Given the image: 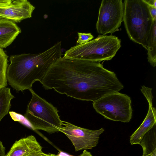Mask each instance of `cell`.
I'll return each mask as SVG.
<instances>
[{
  "label": "cell",
  "mask_w": 156,
  "mask_h": 156,
  "mask_svg": "<svg viewBox=\"0 0 156 156\" xmlns=\"http://www.w3.org/2000/svg\"><path fill=\"white\" fill-rule=\"evenodd\" d=\"M21 32L15 22L5 19H0V48L9 46Z\"/></svg>",
  "instance_id": "12"
},
{
  "label": "cell",
  "mask_w": 156,
  "mask_h": 156,
  "mask_svg": "<svg viewBox=\"0 0 156 156\" xmlns=\"http://www.w3.org/2000/svg\"><path fill=\"white\" fill-rule=\"evenodd\" d=\"M42 147L33 135L16 141L5 156H28L42 151Z\"/></svg>",
  "instance_id": "11"
},
{
  "label": "cell",
  "mask_w": 156,
  "mask_h": 156,
  "mask_svg": "<svg viewBox=\"0 0 156 156\" xmlns=\"http://www.w3.org/2000/svg\"><path fill=\"white\" fill-rule=\"evenodd\" d=\"M14 98L10 88L5 87L0 89V122L8 114L11 106V100Z\"/></svg>",
  "instance_id": "15"
},
{
  "label": "cell",
  "mask_w": 156,
  "mask_h": 156,
  "mask_svg": "<svg viewBox=\"0 0 156 156\" xmlns=\"http://www.w3.org/2000/svg\"><path fill=\"white\" fill-rule=\"evenodd\" d=\"M124 5L122 0H103L96 24L97 32L101 35L112 34L123 22Z\"/></svg>",
  "instance_id": "7"
},
{
  "label": "cell",
  "mask_w": 156,
  "mask_h": 156,
  "mask_svg": "<svg viewBox=\"0 0 156 156\" xmlns=\"http://www.w3.org/2000/svg\"><path fill=\"white\" fill-rule=\"evenodd\" d=\"M150 13L153 19H156V7L148 5Z\"/></svg>",
  "instance_id": "18"
},
{
  "label": "cell",
  "mask_w": 156,
  "mask_h": 156,
  "mask_svg": "<svg viewBox=\"0 0 156 156\" xmlns=\"http://www.w3.org/2000/svg\"><path fill=\"white\" fill-rule=\"evenodd\" d=\"M8 57L3 48H0V89L6 87V77Z\"/></svg>",
  "instance_id": "16"
},
{
  "label": "cell",
  "mask_w": 156,
  "mask_h": 156,
  "mask_svg": "<svg viewBox=\"0 0 156 156\" xmlns=\"http://www.w3.org/2000/svg\"><path fill=\"white\" fill-rule=\"evenodd\" d=\"M55 156H59L58 155H56Z\"/></svg>",
  "instance_id": "23"
},
{
  "label": "cell",
  "mask_w": 156,
  "mask_h": 156,
  "mask_svg": "<svg viewBox=\"0 0 156 156\" xmlns=\"http://www.w3.org/2000/svg\"><path fill=\"white\" fill-rule=\"evenodd\" d=\"M2 18H1V17H0V19H2Z\"/></svg>",
  "instance_id": "24"
},
{
  "label": "cell",
  "mask_w": 156,
  "mask_h": 156,
  "mask_svg": "<svg viewBox=\"0 0 156 156\" xmlns=\"http://www.w3.org/2000/svg\"><path fill=\"white\" fill-rule=\"evenodd\" d=\"M40 83L46 90L93 102L124 88L115 73L100 62L63 57L50 66Z\"/></svg>",
  "instance_id": "1"
},
{
  "label": "cell",
  "mask_w": 156,
  "mask_h": 156,
  "mask_svg": "<svg viewBox=\"0 0 156 156\" xmlns=\"http://www.w3.org/2000/svg\"><path fill=\"white\" fill-rule=\"evenodd\" d=\"M140 90L148 102V110L141 125L130 136L131 145L139 144L144 135L156 124V111L155 108L153 106L152 89L143 86Z\"/></svg>",
  "instance_id": "9"
},
{
  "label": "cell",
  "mask_w": 156,
  "mask_h": 156,
  "mask_svg": "<svg viewBox=\"0 0 156 156\" xmlns=\"http://www.w3.org/2000/svg\"><path fill=\"white\" fill-rule=\"evenodd\" d=\"M78 39L77 44H81L87 43L94 38L93 36L90 33H85L78 32Z\"/></svg>",
  "instance_id": "17"
},
{
  "label": "cell",
  "mask_w": 156,
  "mask_h": 156,
  "mask_svg": "<svg viewBox=\"0 0 156 156\" xmlns=\"http://www.w3.org/2000/svg\"><path fill=\"white\" fill-rule=\"evenodd\" d=\"M139 144L143 150L142 156H156V125L144 135Z\"/></svg>",
  "instance_id": "13"
},
{
  "label": "cell",
  "mask_w": 156,
  "mask_h": 156,
  "mask_svg": "<svg viewBox=\"0 0 156 156\" xmlns=\"http://www.w3.org/2000/svg\"><path fill=\"white\" fill-rule=\"evenodd\" d=\"M78 156H92L91 153L86 150H84L83 152Z\"/></svg>",
  "instance_id": "21"
},
{
  "label": "cell",
  "mask_w": 156,
  "mask_h": 156,
  "mask_svg": "<svg viewBox=\"0 0 156 156\" xmlns=\"http://www.w3.org/2000/svg\"><path fill=\"white\" fill-rule=\"evenodd\" d=\"M35 7L27 0H12L10 3L0 6V17L14 22L31 17Z\"/></svg>",
  "instance_id": "10"
},
{
  "label": "cell",
  "mask_w": 156,
  "mask_h": 156,
  "mask_svg": "<svg viewBox=\"0 0 156 156\" xmlns=\"http://www.w3.org/2000/svg\"><path fill=\"white\" fill-rule=\"evenodd\" d=\"M144 1L148 5L156 7V0H144Z\"/></svg>",
  "instance_id": "19"
},
{
  "label": "cell",
  "mask_w": 156,
  "mask_h": 156,
  "mask_svg": "<svg viewBox=\"0 0 156 156\" xmlns=\"http://www.w3.org/2000/svg\"><path fill=\"white\" fill-rule=\"evenodd\" d=\"M147 59L153 67L156 66V19L154 20L147 39Z\"/></svg>",
  "instance_id": "14"
},
{
  "label": "cell",
  "mask_w": 156,
  "mask_h": 156,
  "mask_svg": "<svg viewBox=\"0 0 156 156\" xmlns=\"http://www.w3.org/2000/svg\"><path fill=\"white\" fill-rule=\"evenodd\" d=\"M59 132L64 133L74 146L75 151L91 149L98 144L100 135L104 131L103 128L92 130L80 127L70 122L62 121Z\"/></svg>",
  "instance_id": "8"
},
{
  "label": "cell",
  "mask_w": 156,
  "mask_h": 156,
  "mask_svg": "<svg viewBox=\"0 0 156 156\" xmlns=\"http://www.w3.org/2000/svg\"><path fill=\"white\" fill-rule=\"evenodd\" d=\"M94 108L106 119L128 122L132 117L131 98L117 92L107 94L93 102Z\"/></svg>",
  "instance_id": "6"
},
{
  "label": "cell",
  "mask_w": 156,
  "mask_h": 156,
  "mask_svg": "<svg viewBox=\"0 0 156 156\" xmlns=\"http://www.w3.org/2000/svg\"><path fill=\"white\" fill-rule=\"evenodd\" d=\"M56 155L52 154H46L45 153L42 156H55Z\"/></svg>",
  "instance_id": "22"
},
{
  "label": "cell",
  "mask_w": 156,
  "mask_h": 156,
  "mask_svg": "<svg viewBox=\"0 0 156 156\" xmlns=\"http://www.w3.org/2000/svg\"><path fill=\"white\" fill-rule=\"evenodd\" d=\"M121 41L110 35H99L87 43L77 44L66 51L63 57L100 62L112 59L121 47Z\"/></svg>",
  "instance_id": "4"
},
{
  "label": "cell",
  "mask_w": 156,
  "mask_h": 156,
  "mask_svg": "<svg viewBox=\"0 0 156 156\" xmlns=\"http://www.w3.org/2000/svg\"><path fill=\"white\" fill-rule=\"evenodd\" d=\"M123 21L130 39L147 50L153 20L144 0H125Z\"/></svg>",
  "instance_id": "3"
},
{
  "label": "cell",
  "mask_w": 156,
  "mask_h": 156,
  "mask_svg": "<svg viewBox=\"0 0 156 156\" xmlns=\"http://www.w3.org/2000/svg\"><path fill=\"white\" fill-rule=\"evenodd\" d=\"M61 41L37 54L12 55L6 77L9 85L17 92L32 88L36 81H41L50 66L62 55Z\"/></svg>",
  "instance_id": "2"
},
{
  "label": "cell",
  "mask_w": 156,
  "mask_h": 156,
  "mask_svg": "<svg viewBox=\"0 0 156 156\" xmlns=\"http://www.w3.org/2000/svg\"><path fill=\"white\" fill-rule=\"evenodd\" d=\"M5 148L2 142L0 141V156H5Z\"/></svg>",
  "instance_id": "20"
},
{
  "label": "cell",
  "mask_w": 156,
  "mask_h": 156,
  "mask_svg": "<svg viewBox=\"0 0 156 156\" xmlns=\"http://www.w3.org/2000/svg\"><path fill=\"white\" fill-rule=\"evenodd\" d=\"M32 94L24 116L33 130H42L50 134L58 132L62 121L56 108L37 94L32 89Z\"/></svg>",
  "instance_id": "5"
}]
</instances>
